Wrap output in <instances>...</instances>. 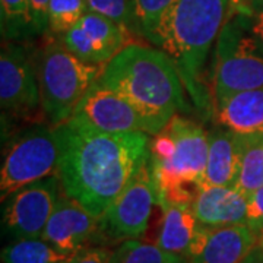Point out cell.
I'll list each match as a JSON object with an SVG mask.
<instances>
[{
  "label": "cell",
  "mask_w": 263,
  "mask_h": 263,
  "mask_svg": "<svg viewBox=\"0 0 263 263\" xmlns=\"http://www.w3.org/2000/svg\"><path fill=\"white\" fill-rule=\"evenodd\" d=\"M104 66L73 54L63 43L47 44L38 60L40 105L53 126L66 122L100 78Z\"/></svg>",
  "instance_id": "obj_6"
},
{
  "label": "cell",
  "mask_w": 263,
  "mask_h": 263,
  "mask_svg": "<svg viewBox=\"0 0 263 263\" xmlns=\"http://www.w3.org/2000/svg\"><path fill=\"white\" fill-rule=\"evenodd\" d=\"M259 235L247 224L199 227L189 247L187 263H241L259 245Z\"/></svg>",
  "instance_id": "obj_14"
},
{
  "label": "cell",
  "mask_w": 263,
  "mask_h": 263,
  "mask_svg": "<svg viewBox=\"0 0 263 263\" xmlns=\"http://www.w3.org/2000/svg\"><path fill=\"white\" fill-rule=\"evenodd\" d=\"M249 199L234 186H202L193 200L197 221L206 227L246 224Z\"/></svg>",
  "instance_id": "obj_16"
},
{
  "label": "cell",
  "mask_w": 263,
  "mask_h": 263,
  "mask_svg": "<svg viewBox=\"0 0 263 263\" xmlns=\"http://www.w3.org/2000/svg\"><path fill=\"white\" fill-rule=\"evenodd\" d=\"M246 224L259 237L263 234V186L249 197Z\"/></svg>",
  "instance_id": "obj_27"
},
{
  "label": "cell",
  "mask_w": 263,
  "mask_h": 263,
  "mask_svg": "<svg viewBox=\"0 0 263 263\" xmlns=\"http://www.w3.org/2000/svg\"><path fill=\"white\" fill-rule=\"evenodd\" d=\"M231 9L233 0H174L151 40L171 60L202 116L214 111L205 66Z\"/></svg>",
  "instance_id": "obj_2"
},
{
  "label": "cell",
  "mask_w": 263,
  "mask_h": 263,
  "mask_svg": "<svg viewBox=\"0 0 263 263\" xmlns=\"http://www.w3.org/2000/svg\"><path fill=\"white\" fill-rule=\"evenodd\" d=\"M174 0H133L132 32L149 41Z\"/></svg>",
  "instance_id": "obj_23"
},
{
  "label": "cell",
  "mask_w": 263,
  "mask_h": 263,
  "mask_svg": "<svg viewBox=\"0 0 263 263\" xmlns=\"http://www.w3.org/2000/svg\"><path fill=\"white\" fill-rule=\"evenodd\" d=\"M70 256L60 252L43 237L15 238L3 247L2 263H66Z\"/></svg>",
  "instance_id": "obj_19"
},
{
  "label": "cell",
  "mask_w": 263,
  "mask_h": 263,
  "mask_svg": "<svg viewBox=\"0 0 263 263\" xmlns=\"http://www.w3.org/2000/svg\"><path fill=\"white\" fill-rule=\"evenodd\" d=\"M216 123L241 138H263V88L238 91L214 103Z\"/></svg>",
  "instance_id": "obj_15"
},
{
  "label": "cell",
  "mask_w": 263,
  "mask_h": 263,
  "mask_svg": "<svg viewBox=\"0 0 263 263\" xmlns=\"http://www.w3.org/2000/svg\"><path fill=\"white\" fill-rule=\"evenodd\" d=\"M57 177L66 196L103 216L149 160V133H104L66 120L54 126Z\"/></svg>",
  "instance_id": "obj_1"
},
{
  "label": "cell",
  "mask_w": 263,
  "mask_h": 263,
  "mask_svg": "<svg viewBox=\"0 0 263 263\" xmlns=\"http://www.w3.org/2000/svg\"><path fill=\"white\" fill-rule=\"evenodd\" d=\"M92 130L104 133H135L145 132L146 124L123 95L103 85L98 79L86 91L67 119Z\"/></svg>",
  "instance_id": "obj_10"
},
{
  "label": "cell",
  "mask_w": 263,
  "mask_h": 263,
  "mask_svg": "<svg viewBox=\"0 0 263 263\" xmlns=\"http://www.w3.org/2000/svg\"><path fill=\"white\" fill-rule=\"evenodd\" d=\"M0 105L3 113L12 116H28L41 107L37 72L25 48L15 41L2 46Z\"/></svg>",
  "instance_id": "obj_11"
},
{
  "label": "cell",
  "mask_w": 263,
  "mask_h": 263,
  "mask_svg": "<svg viewBox=\"0 0 263 263\" xmlns=\"http://www.w3.org/2000/svg\"><path fill=\"white\" fill-rule=\"evenodd\" d=\"M130 31L113 19L88 10L82 19L62 35V43L73 54L95 65H107L132 43Z\"/></svg>",
  "instance_id": "obj_12"
},
{
  "label": "cell",
  "mask_w": 263,
  "mask_h": 263,
  "mask_svg": "<svg viewBox=\"0 0 263 263\" xmlns=\"http://www.w3.org/2000/svg\"><path fill=\"white\" fill-rule=\"evenodd\" d=\"M48 3L50 0H29L34 29L37 35L48 31Z\"/></svg>",
  "instance_id": "obj_29"
},
{
  "label": "cell",
  "mask_w": 263,
  "mask_h": 263,
  "mask_svg": "<svg viewBox=\"0 0 263 263\" xmlns=\"http://www.w3.org/2000/svg\"><path fill=\"white\" fill-rule=\"evenodd\" d=\"M233 6L245 13L250 28L263 41V0H233Z\"/></svg>",
  "instance_id": "obj_26"
},
{
  "label": "cell",
  "mask_w": 263,
  "mask_h": 263,
  "mask_svg": "<svg viewBox=\"0 0 263 263\" xmlns=\"http://www.w3.org/2000/svg\"><path fill=\"white\" fill-rule=\"evenodd\" d=\"M0 25L5 41H21L37 35L29 0H0Z\"/></svg>",
  "instance_id": "obj_21"
},
{
  "label": "cell",
  "mask_w": 263,
  "mask_h": 263,
  "mask_svg": "<svg viewBox=\"0 0 263 263\" xmlns=\"http://www.w3.org/2000/svg\"><path fill=\"white\" fill-rule=\"evenodd\" d=\"M151 141L149 165L157 189L158 205H193L196 193L189 186L200 187L208 161L209 136L202 126L181 116L171 122Z\"/></svg>",
  "instance_id": "obj_4"
},
{
  "label": "cell",
  "mask_w": 263,
  "mask_h": 263,
  "mask_svg": "<svg viewBox=\"0 0 263 263\" xmlns=\"http://www.w3.org/2000/svg\"><path fill=\"white\" fill-rule=\"evenodd\" d=\"M249 259L253 263H263V247L257 245L249 254Z\"/></svg>",
  "instance_id": "obj_30"
},
{
  "label": "cell",
  "mask_w": 263,
  "mask_h": 263,
  "mask_svg": "<svg viewBox=\"0 0 263 263\" xmlns=\"http://www.w3.org/2000/svg\"><path fill=\"white\" fill-rule=\"evenodd\" d=\"M60 180L50 176L16 190L3 200L2 227L13 238H37L44 233L60 196Z\"/></svg>",
  "instance_id": "obj_8"
},
{
  "label": "cell",
  "mask_w": 263,
  "mask_h": 263,
  "mask_svg": "<svg viewBox=\"0 0 263 263\" xmlns=\"http://www.w3.org/2000/svg\"><path fill=\"white\" fill-rule=\"evenodd\" d=\"M110 263H187V259L181 254L168 253L157 245L124 240L113 250Z\"/></svg>",
  "instance_id": "obj_22"
},
{
  "label": "cell",
  "mask_w": 263,
  "mask_h": 263,
  "mask_svg": "<svg viewBox=\"0 0 263 263\" xmlns=\"http://www.w3.org/2000/svg\"><path fill=\"white\" fill-rule=\"evenodd\" d=\"M86 5L88 10L113 19L132 32L133 0H86Z\"/></svg>",
  "instance_id": "obj_25"
},
{
  "label": "cell",
  "mask_w": 263,
  "mask_h": 263,
  "mask_svg": "<svg viewBox=\"0 0 263 263\" xmlns=\"http://www.w3.org/2000/svg\"><path fill=\"white\" fill-rule=\"evenodd\" d=\"M259 245H260L263 247V234L260 235V238H259Z\"/></svg>",
  "instance_id": "obj_32"
},
{
  "label": "cell",
  "mask_w": 263,
  "mask_h": 263,
  "mask_svg": "<svg viewBox=\"0 0 263 263\" xmlns=\"http://www.w3.org/2000/svg\"><path fill=\"white\" fill-rule=\"evenodd\" d=\"M41 237L66 254H73L107 240L101 216L92 215L65 193L59 196Z\"/></svg>",
  "instance_id": "obj_13"
},
{
  "label": "cell",
  "mask_w": 263,
  "mask_h": 263,
  "mask_svg": "<svg viewBox=\"0 0 263 263\" xmlns=\"http://www.w3.org/2000/svg\"><path fill=\"white\" fill-rule=\"evenodd\" d=\"M155 205H158L157 189L149 165L146 164L101 216L105 238L138 240L149 226L151 214Z\"/></svg>",
  "instance_id": "obj_9"
},
{
  "label": "cell",
  "mask_w": 263,
  "mask_h": 263,
  "mask_svg": "<svg viewBox=\"0 0 263 263\" xmlns=\"http://www.w3.org/2000/svg\"><path fill=\"white\" fill-rule=\"evenodd\" d=\"M111 250L103 246H89L70 256L66 263H110Z\"/></svg>",
  "instance_id": "obj_28"
},
{
  "label": "cell",
  "mask_w": 263,
  "mask_h": 263,
  "mask_svg": "<svg viewBox=\"0 0 263 263\" xmlns=\"http://www.w3.org/2000/svg\"><path fill=\"white\" fill-rule=\"evenodd\" d=\"M241 263H253V262H252V260L249 259V256H247V257H246L245 260H243V262H241Z\"/></svg>",
  "instance_id": "obj_31"
},
{
  "label": "cell",
  "mask_w": 263,
  "mask_h": 263,
  "mask_svg": "<svg viewBox=\"0 0 263 263\" xmlns=\"http://www.w3.org/2000/svg\"><path fill=\"white\" fill-rule=\"evenodd\" d=\"M263 88V41L233 6L216 40L209 72L212 103L238 91Z\"/></svg>",
  "instance_id": "obj_5"
},
{
  "label": "cell",
  "mask_w": 263,
  "mask_h": 263,
  "mask_svg": "<svg viewBox=\"0 0 263 263\" xmlns=\"http://www.w3.org/2000/svg\"><path fill=\"white\" fill-rule=\"evenodd\" d=\"M59 142L54 127L44 124L22 132L9 145L0 170L2 200L34 181L56 176Z\"/></svg>",
  "instance_id": "obj_7"
},
{
  "label": "cell",
  "mask_w": 263,
  "mask_h": 263,
  "mask_svg": "<svg viewBox=\"0 0 263 263\" xmlns=\"http://www.w3.org/2000/svg\"><path fill=\"white\" fill-rule=\"evenodd\" d=\"M233 186L247 199L263 186V138H246Z\"/></svg>",
  "instance_id": "obj_20"
},
{
  "label": "cell",
  "mask_w": 263,
  "mask_h": 263,
  "mask_svg": "<svg viewBox=\"0 0 263 263\" xmlns=\"http://www.w3.org/2000/svg\"><path fill=\"white\" fill-rule=\"evenodd\" d=\"M157 246L168 253L186 256L200 222L189 203H171L164 209Z\"/></svg>",
  "instance_id": "obj_18"
},
{
  "label": "cell",
  "mask_w": 263,
  "mask_h": 263,
  "mask_svg": "<svg viewBox=\"0 0 263 263\" xmlns=\"http://www.w3.org/2000/svg\"><path fill=\"white\" fill-rule=\"evenodd\" d=\"M98 81L138 110L149 135L160 133L180 110H187L179 73L157 47L132 41L104 65Z\"/></svg>",
  "instance_id": "obj_3"
},
{
  "label": "cell",
  "mask_w": 263,
  "mask_h": 263,
  "mask_svg": "<svg viewBox=\"0 0 263 263\" xmlns=\"http://www.w3.org/2000/svg\"><path fill=\"white\" fill-rule=\"evenodd\" d=\"M88 12L86 0H50L48 31L63 35Z\"/></svg>",
  "instance_id": "obj_24"
},
{
  "label": "cell",
  "mask_w": 263,
  "mask_h": 263,
  "mask_svg": "<svg viewBox=\"0 0 263 263\" xmlns=\"http://www.w3.org/2000/svg\"><path fill=\"white\" fill-rule=\"evenodd\" d=\"M208 161L202 186H233L238 173L246 138L227 129L211 130Z\"/></svg>",
  "instance_id": "obj_17"
}]
</instances>
